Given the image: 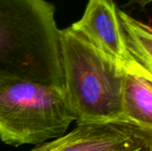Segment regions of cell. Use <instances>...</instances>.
<instances>
[{
	"label": "cell",
	"instance_id": "1",
	"mask_svg": "<svg viewBox=\"0 0 152 151\" xmlns=\"http://www.w3.org/2000/svg\"><path fill=\"white\" fill-rule=\"evenodd\" d=\"M61 29L47 0H0V71L64 90Z\"/></svg>",
	"mask_w": 152,
	"mask_h": 151
},
{
	"label": "cell",
	"instance_id": "2",
	"mask_svg": "<svg viewBox=\"0 0 152 151\" xmlns=\"http://www.w3.org/2000/svg\"><path fill=\"white\" fill-rule=\"evenodd\" d=\"M64 93L76 123L126 121L125 70L70 27L61 29Z\"/></svg>",
	"mask_w": 152,
	"mask_h": 151
},
{
	"label": "cell",
	"instance_id": "3",
	"mask_svg": "<svg viewBox=\"0 0 152 151\" xmlns=\"http://www.w3.org/2000/svg\"><path fill=\"white\" fill-rule=\"evenodd\" d=\"M76 121L64 90L0 71V141L38 145L65 134Z\"/></svg>",
	"mask_w": 152,
	"mask_h": 151
},
{
	"label": "cell",
	"instance_id": "4",
	"mask_svg": "<svg viewBox=\"0 0 152 151\" xmlns=\"http://www.w3.org/2000/svg\"><path fill=\"white\" fill-rule=\"evenodd\" d=\"M152 144V130L126 121L77 123L68 133L29 151H126Z\"/></svg>",
	"mask_w": 152,
	"mask_h": 151
},
{
	"label": "cell",
	"instance_id": "5",
	"mask_svg": "<svg viewBox=\"0 0 152 151\" xmlns=\"http://www.w3.org/2000/svg\"><path fill=\"white\" fill-rule=\"evenodd\" d=\"M70 28L85 37L94 47L123 68L126 73L152 78L132 59L113 0H88L82 17Z\"/></svg>",
	"mask_w": 152,
	"mask_h": 151
},
{
	"label": "cell",
	"instance_id": "6",
	"mask_svg": "<svg viewBox=\"0 0 152 151\" xmlns=\"http://www.w3.org/2000/svg\"><path fill=\"white\" fill-rule=\"evenodd\" d=\"M122 109L126 122L152 130V78L131 73L125 74Z\"/></svg>",
	"mask_w": 152,
	"mask_h": 151
},
{
	"label": "cell",
	"instance_id": "7",
	"mask_svg": "<svg viewBox=\"0 0 152 151\" xmlns=\"http://www.w3.org/2000/svg\"><path fill=\"white\" fill-rule=\"evenodd\" d=\"M128 52L134 62L152 74V32L149 25L118 9Z\"/></svg>",
	"mask_w": 152,
	"mask_h": 151
},
{
	"label": "cell",
	"instance_id": "8",
	"mask_svg": "<svg viewBox=\"0 0 152 151\" xmlns=\"http://www.w3.org/2000/svg\"><path fill=\"white\" fill-rule=\"evenodd\" d=\"M151 3V0H128V4H136L138 5L142 10L146 9L148 5H150Z\"/></svg>",
	"mask_w": 152,
	"mask_h": 151
},
{
	"label": "cell",
	"instance_id": "9",
	"mask_svg": "<svg viewBox=\"0 0 152 151\" xmlns=\"http://www.w3.org/2000/svg\"><path fill=\"white\" fill-rule=\"evenodd\" d=\"M126 151H152V144L151 145H147L144 147H142L140 149H136V150H126Z\"/></svg>",
	"mask_w": 152,
	"mask_h": 151
}]
</instances>
